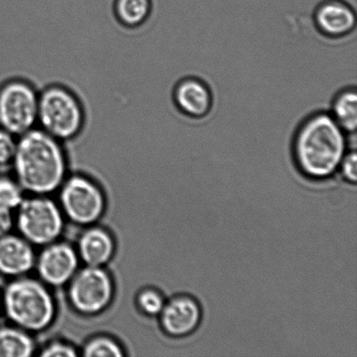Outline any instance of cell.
<instances>
[{"mask_svg":"<svg viewBox=\"0 0 357 357\" xmlns=\"http://www.w3.org/2000/svg\"><path fill=\"white\" fill-rule=\"evenodd\" d=\"M138 303L143 312L149 316H159L166 301L162 294L153 289H146L139 296Z\"/></svg>","mask_w":357,"mask_h":357,"instance_id":"20","label":"cell"},{"mask_svg":"<svg viewBox=\"0 0 357 357\" xmlns=\"http://www.w3.org/2000/svg\"><path fill=\"white\" fill-rule=\"evenodd\" d=\"M114 245L109 234L100 229L87 230L79 241V253L87 266L101 267L113 255Z\"/></svg>","mask_w":357,"mask_h":357,"instance_id":"14","label":"cell"},{"mask_svg":"<svg viewBox=\"0 0 357 357\" xmlns=\"http://www.w3.org/2000/svg\"><path fill=\"white\" fill-rule=\"evenodd\" d=\"M338 173L348 183L356 184L357 181V153L356 149H349L339 167Z\"/></svg>","mask_w":357,"mask_h":357,"instance_id":"22","label":"cell"},{"mask_svg":"<svg viewBox=\"0 0 357 357\" xmlns=\"http://www.w3.org/2000/svg\"><path fill=\"white\" fill-rule=\"evenodd\" d=\"M76 356L75 349L61 342L48 345L40 354L42 357H75Z\"/></svg>","mask_w":357,"mask_h":357,"instance_id":"23","label":"cell"},{"mask_svg":"<svg viewBox=\"0 0 357 357\" xmlns=\"http://www.w3.org/2000/svg\"><path fill=\"white\" fill-rule=\"evenodd\" d=\"M83 355L86 357H121L123 353L112 339L97 337L85 346Z\"/></svg>","mask_w":357,"mask_h":357,"instance_id":"18","label":"cell"},{"mask_svg":"<svg viewBox=\"0 0 357 357\" xmlns=\"http://www.w3.org/2000/svg\"><path fill=\"white\" fill-rule=\"evenodd\" d=\"M349 146L348 135L331 113L318 111L296 128L291 148L294 163L307 180L327 181L338 173Z\"/></svg>","mask_w":357,"mask_h":357,"instance_id":"1","label":"cell"},{"mask_svg":"<svg viewBox=\"0 0 357 357\" xmlns=\"http://www.w3.org/2000/svg\"><path fill=\"white\" fill-rule=\"evenodd\" d=\"M314 26L318 33L331 40H340L356 27V13L345 0H324L314 9Z\"/></svg>","mask_w":357,"mask_h":357,"instance_id":"10","label":"cell"},{"mask_svg":"<svg viewBox=\"0 0 357 357\" xmlns=\"http://www.w3.org/2000/svg\"><path fill=\"white\" fill-rule=\"evenodd\" d=\"M17 145V136L0 128V167L13 165Z\"/></svg>","mask_w":357,"mask_h":357,"instance_id":"21","label":"cell"},{"mask_svg":"<svg viewBox=\"0 0 357 357\" xmlns=\"http://www.w3.org/2000/svg\"><path fill=\"white\" fill-rule=\"evenodd\" d=\"M152 12V0H115V15L128 28L142 26Z\"/></svg>","mask_w":357,"mask_h":357,"instance_id":"16","label":"cell"},{"mask_svg":"<svg viewBox=\"0 0 357 357\" xmlns=\"http://www.w3.org/2000/svg\"><path fill=\"white\" fill-rule=\"evenodd\" d=\"M13 224L12 210L0 208V237L9 233Z\"/></svg>","mask_w":357,"mask_h":357,"instance_id":"24","label":"cell"},{"mask_svg":"<svg viewBox=\"0 0 357 357\" xmlns=\"http://www.w3.org/2000/svg\"><path fill=\"white\" fill-rule=\"evenodd\" d=\"M78 257L73 248L65 243L51 244L38 259L37 268L44 282L59 286L68 282L75 275Z\"/></svg>","mask_w":357,"mask_h":357,"instance_id":"12","label":"cell"},{"mask_svg":"<svg viewBox=\"0 0 357 357\" xmlns=\"http://www.w3.org/2000/svg\"><path fill=\"white\" fill-rule=\"evenodd\" d=\"M34 261L33 248L27 241L9 234L0 237V273L23 275L33 267Z\"/></svg>","mask_w":357,"mask_h":357,"instance_id":"13","label":"cell"},{"mask_svg":"<svg viewBox=\"0 0 357 357\" xmlns=\"http://www.w3.org/2000/svg\"><path fill=\"white\" fill-rule=\"evenodd\" d=\"M17 208V227L27 241L49 245L61 234L62 215L51 199L42 197L23 199Z\"/></svg>","mask_w":357,"mask_h":357,"instance_id":"6","label":"cell"},{"mask_svg":"<svg viewBox=\"0 0 357 357\" xmlns=\"http://www.w3.org/2000/svg\"><path fill=\"white\" fill-rule=\"evenodd\" d=\"M23 202L20 184L12 178L0 177V208L13 210L19 208Z\"/></svg>","mask_w":357,"mask_h":357,"instance_id":"19","label":"cell"},{"mask_svg":"<svg viewBox=\"0 0 357 357\" xmlns=\"http://www.w3.org/2000/svg\"><path fill=\"white\" fill-rule=\"evenodd\" d=\"M332 117L347 135L356 132L357 91L356 86H348L335 94L332 101Z\"/></svg>","mask_w":357,"mask_h":357,"instance_id":"15","label":"cell"},{"mask_svg":"<svg viewBox=\"0 0 357 357\" xmlns=\"http://www.w3.org/2000/svg\"><path fill=\"white\" fill-rule=\"evenodd\" d=\"M173 100L177 110L192 120L208 117L213 107L211 87L195 76L185 77L178 80L174 89Z\"/></svg>","mask_w":357,"mask_h":357,"instance_id":"11","label":"cell"},{"mask_svg":"<svg viewBox=\"0 0 357 357\" xmlns=\"http://www.w3.org/2000/svg\"><path fill=\"white\" fill-rule=\"evenodd\" d=\"M33 351V342L24 331L0 328V357H29Z\"/></svg>","mask_w":357,"mask_h":357,"instance_id":"17","label":"cell"},{"mask_svg":"<svg viewBox=\"0 0 357 357\" xmlns=\"http://www.w3.org/2000/svg\"><path fill=\"white\" fill-rule=\"evenodd\" d=\"M85 124V107L69 87L54 84L40 92L38 128L64 142L78 137Z\"/></svg>","mask_w":357,"mask_h":357,"instance_id":"3","label":"cell"},{"mask_svg":"<svg viewBox=\"0 0 357 357\" xmlns=\"http://www.w3.org/2000/svg\"><path fill=\"white\" fill-rule=\"evenodd\" d=\"M159 316L164 333L181 339L190 337L199 330L203 320V310L195 296L181 294L166 302Z\"/></svg>","mask_w":357,"mask_h":357,"instance_id":"9","label":"cell"},{"mask_svg":"<svg viewBox=\"0 0 357 357\" xmlns=\"http://www.w3.org/2000/svg\"><path fill=\"white\" fill-rule=\"evenodd\" d=\"M3 305L10 319L26 331L43 330L54 317L50 294L34 280L20 279L10 283L3 295Z\"/></svg>","mask_w":357,"mask_h":357,"instance_id":"4","label":"cell"},{"mask_svg":"<svg viewBox=\"0 0 357 357\" xmlns=\"http://www.w3.org/2000/svg\"><path fill=\"white\" fill-rule=\"evenodd\" d=\"M61 204L70 219L79 224H90L100 218L104 198L100 189L82 176H73L62 188Z\"/></svg>","mask_w":357,"mask_h":357,"instance_id":"8","label":"cell"},{"mask_svg":"<svg viewBox=\"0 0 357 357\" xmlns=\"http://www.w3.org/2000/svg\"><path fill=\"white\" fill-rule=\"evenodd\" d=\"M40 92L33 83L21 78L0 86V128L17 137L38 127Z\"/></svg>","mask_w":357,"mask_h":357,"instance_id":"5","label":"cell"},{"mask_svg":"<svg viewBox=\"0 0 357 357\" xmlns=\"http://www.w3.org/2000/svg\"><path fill=\"white\" fill-rule=\"evenodd\" d=\"M62 143L38 127L17 137L13 165L21 188L47 194L62 183L66 170Z\"/></svg>","mask_w":357,"mask_h":357,"instance_id":"2","label":"cell"},{"mask_svg":"<svg viewBox=\"0 0 357 357\" xmlns=\"http://www.w3.org/2000/svg\"><path fill=\"white\" fill-rule=\"evenodd\" d=\"M113 290L107 272L100 267L87 266L73 276L69 297L77 310L92 314L100 312L109 304Z\"/></svg>","mask_w":357,"mask_h":357,"instance_id":"7","label":"cell"}]
</instances>
